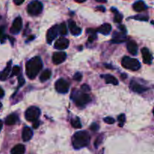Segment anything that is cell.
Wrapping results in <instances>:
<instances>
[{"instance_id": "1", "label": "cell", "mask_w": 154, "mask_h": 154, "mask_svg": "<svg viewBox=\"0 0 154 154\" xmlns=\"http://www.w3.org/2000/svg\"><path fill=\"white\" fill-rule=\"evenodd\" d=\"M42 61L39 57H35L29 60L26 65V73L30 79L35 78L42 69Z\"/></svg>"}, {"instance_id": "2", "label": "cell", "mask_w": 154, "mask_h": 154, "mask_svg": "<svg viewBox=\"0 0 154 154\" xmlns=\"http://www.w3.org/2000/svg\"><path fill=\"white\" fill-rule=\"evenodd\" d=\"M90 136L86 131L77 132L72 137V145L77 150L87 147L90 144Z\"/></svg>"}, {"instance_id": "3", "label": "cell", "mask_w": 154, "mask_h": 154, "mask_svg": "<svg viewBox=\"0 0 154 154\" xmlns=\"http://www.w3.org/2000/svg\"><path fill=\"white\" fill-rule=\"evenodd\" d=\"M72 99L75 105L78 107H84L91 102V97L87 93H81L78 91H74L72 94Z\"/></svg>"}, {"instance_id": "4", "label": "cell", "mask_w": 154, "mask_h": 154, "mask_svg": "<svg viewBox=\"0 0 154 154\" xmlns=\"http://www.w3.org/2000/svg\"><path fill=\"white\" fill-rule=\"evenodd\" d=\"M121 64L123 68L131 71H138L141 68V64L138 60L130 58L129 57H123L121 61Z\"/></svg>"}, {"instance_id": "5", "label": "cell", "mask_w": 154, "mask_h": 154, "mask_svg": "<svg viewBox=\"0 0 154 154\" xmlns=\"http://www.w3.org/2000/svg\"><path fill=\"white\" fill-rule=\"evenodd\" d=\"M42 9H43V5L42 2H40L38 0L31 2L27 6V12L32 16H36L42 13Z\"/></svg>"}, {"instance_id": "6", "label": "cell", "mask_w": 154, "mask_h": 154, "mask_svg": "<svg viewBox=\"0 0 154 154\" xmlns=\"http://www.w3.org/2000/svg\"><path fill=\"white\" fill-rule=\"evenodd\" d=\"M41 114V111L37 107H30L26 111L25 117L29 122H35Z\"/></svg>"}, {"instance_id": "7", "label": "cell", "mask_w": 154, "mask_h": 154, "mask_svg": "<svg viewBox=\"0 0 154 154\" xmlns=\"http://www.w3.org/2000/svg\"><path fill=\"white\" fill-rule=\"evenodd\" d=\"M55 89L58 93H66L69 90V83L66 80L60 78L56 82Z\"/></svg>"}, {"instance_id": "8", "label": "cell", "mask_w": 154, "mask_h": 154, "mask_svg": "<svg viewBox=\"0 0 154 154\" xmlns=\"http://www.w3.org/2000/svg\"><path fill=\"white\" fill-rule=\"evenodd\" d=\"M22 19H21V17H16V19L14 20L12 26L11 27L10 29V32L12 34H17V33L20 32L21 29H22Z\"/></svg>"}, {"instance_id": "9", "label": "cell", "mask_w": 154, "mask_h": 154, "mask_svg": "<svg viewBox=\"0 0 154 154\" xmlns=\"http://www.w3.org/2000/svg\"><path fill=\"white\" fill-rule=\"evenodd\" d=\"M58 34V25H55L50 28L47 32V42L51 44L57 38Z\"/></svg>"}, {"instance_id": "10", "label": "cell", "mask_w": 154, "mask_h": 154, "mask_svg": "<svg viewBox=\"0 0 154 154\" xmlns=\"http://www.w3.org/2000/svg\"><path fill=\"white\" fill-rule=\"evenodd\" d=\"M129 87H130L131 90H132V91L135 92V93H142L148 90L147 87H144V86L143 85H141V84H139L138 83H137L136 81H131Z\"/></svg>"}, {"instance_id": "11", "label": "cell", "mask_w": 154, "mask_h": 154, "mask_svg": "<svg viewBox=\"0 0 154 154\" xmlns=\"http://www.w3.org/2000/svg\"><path fill=\"white\" fill-rule=\"evenodd\" d=\"M66 54L65 52H56L53 55V63L55 65L61 64L66 60Z\"/></svg>"}, {"instance_id": "12", "label": "cell", "mask_w": 154, "mask_h": 154, "mask_svg": "<svg viewBox=\"0 0 154 154\" xmlns=\"http://www.w3.org/2000/svg\"><path fill=\"white\" fill-rule=\"evenodd\" d=\"M69 42L67 38H60L58 40H57V42L54 44V48L56 49L59 50H64L69 47Z\"/></svg>"}, {"instance_id": "13", "label": "cell", "mask_w": 154, "mask_h": 154, "mask_svg": "<svg viewBox=\"0 0 154 154\" xmlns=\"http://www.w3.org/2000/svg\"><path fill=\"white\" fill-rule=\"evenodd\" d=\"M141 54H142L144 63L147 65L151 64L152 61H153V57H152L150 51L147 48H144L141 49Z\"/></svg>"}, {"instance_id": "14", "label": "cell", "mask_w": 154, "mask_h": 154, "mask_svg": "<svg viewBox=\"0 0 154 154\" xmlns=\"http://www.w3.org/2000/svg\"><path fill=\"white\" fill-rule=\"evenodd\" d=\"M69 26L70 29L71 33L74 35H78L81 33V29L77 26L75 21L72 20H69Z\"/></svg>"}, {"instance_id": "15", "label": "cell", "mask_w": 154, "mask_h": 154, "mask_svg": "<svg viewBox=\"0 0 154 154\" xmlns=\"http://www.w3.org/2000/svg\"><path fill=\"white\" fill-rule=\"evenodd\" d=\"M32 135L33 132L29 127L26 126V127L23 128V130L22 132V138L23 141H29L32 138Z\"/></svg>"}, {"instance_id": "16", "label": "cell", "mask_w": 154, "mask_h": 154, "mask_svg": "<svg viewBox=\"0 0 154 154\" xmlns=\"http://www.w3.org/2000/svg\"><path fill=\"white\" fill-rule=\"evenodd\" d=\"M11 68V61L9 62L5 69L2 72H0V81H5L7 79L8 77L10 75Z\"/></svg>"}, {"instance_id": "17", "label": "cell", "mask_w": 154, "mask_h": 154, "mask_svg": "<svg viewBox=\"0 0 154 154\" xmlns=\"http://www.w3.org/2000/svg\"><path fill=\"white\" fill-rule=\"evenodd\" d=\"M127 50L132 55H136L137 53H138V45L133 41H129L127 42Z\"/></svg>"}, {"instance_id": "18", "label": "cell", "mask_w": 154, "mask_h": 154, "mask_svg": "<svg viewBox=\"0 0 154 154\" xmlns=\"http://www.w3.org/2000/svg\"><path fill=\"white\" fill-rule=\"evenodd\" d=\"M97 32H100L101 34L103 35H108L111 31V26L109 23H104L98 29L96 30Z\"/></svg>"}, {"instance_id": "19", "label": "cell", "mask_w": 154, "mask_h": 154, "mask_svg": "<svg viewBox=\"0 0 154 154\" xmlns=\"http://www.w3.org/2000/svg\"><path fill=\"white\" fill-rule=\"evenodd\" d=\"M147 8V5L144 4V2L143 1H138L135 3H134L133 5V9L137 12L144 11Z\"/></svg>"}, {"instance_id": "20", "label": "cell", "mask_w": 154, "mask_h": 154, "mask_svg": "<svg viewBox=\"0 0 154 154\" xmlns=\"http://www.w3.org/2000/svg\"><path fill=\"white\" fill-rule=\"evenodd\" d=\"M102 78H104L105 81V82L107 84H113V85H117L118 84V81L116 78H114V76L111 75H102Z\"/></svg>"}, {"instance_id": "21", "label": "cell", "mask_w": 154, "mask_h": 154, "mask_svg": "<svg viewBox=\"0 0 154 154\" xmlns=\"http://www.w3.org/2000/svg\"><path fill=\"white\" fill-rule=\"evenodd\" d=\"M18 117L17 114H11L8 116L5 119V124L8 126H11V125L15 124L17 122Z\"/></svg>"}, {"instance_id": "22", "label": "cell", "mask_w": 154, "mask_h": 154, "mask_svg": "<svg viewBox=\"0 0 154 154\" xmlns=\"http://www.w3.org/2000/svg\"><path fill=\"white\" fill-rule=\"evenodd\" d=\"M25 153V147L23 144H17L11 150V154H24Z\"/></svg>"}, {"instance_id": "23", "label": "cell", "mask_w": 154, "mask_h": 154, "mask_svg": "<svg viewBox=\"0 0 154 154\" xmlns=\"http://www.w3.org/2000/svg\"><path fill=\"white\" fill-rule=\"evenodd\" d=\"M126 40V38L125 36L124 33H118L117 35L115 34L114 39H112L111 42L112 43H122Z\"/></svg>"}, {"instance_id": "24", "label": "cell", "mask_w": 154, "mask_h": 154, "mask_svg": "<svg viewBox=\"0 0 154 154\" xmlns=\"http://www.w3.org/2000/svg\"><path fill=\"white\" fill-rule=\"evenodd\" d=\"M51 76V71L50 69H46L40 75V81L42 82H45V81H48L50 79Z\"/></svg>"}, {"instance_id": "25", "label": "cell", "mask_w": 154, "mask_h": 154, "mask_svg": "<svg viewBox=\"0 0 154 154\" xmlns=\"http://www.w3.org/2000/svg\"><path fill=\"white\" fill-rule=\"evenodd\" d=\"M111 11L114 12L115 13V16H114V22L117 23H121L122 20H123V15L120 14L118 12V11L117 9H115L114 8H111Z\"/></svg>"}, {"instance_id": "26", "label": "cell", "mask_w": 154, "mask_h": 154, "mask_svg": "<svg viewBox=\"0 0 154 154\" xmlns=\"http://www.w3.org/2000/svg\"><path fill=\"white\" fill-rule=\"evenodd\" d=\"M58 32H60L61 35H66L67 34V27L65 23H62L60 26H58Z\"/></svg>"}, {"instance_id": "27", "label": "cell", "mask_w": 154, "mask_h": 154, "mask_svg": "<svg viewBox=\"0 0 154 154\" xmlns=\"http://www.w3.org/2000/svg\"><path fill=\"white\" fill-rule=\"evenodd\" d=\"M71 124H72V126L74 128H76V129H81V126H82L81 121H80L79 118H78V117H76L75 119H72L71 120Z\"/></svg>"}, {"instance_id": "28", "label": "cell", "mask_w": 154, "mask_h": 154, "mask_svg": "<svg viewBox=\"0 0 154 154\" xmlns=\"http://www.w3.org/2000/svg\"><path fill=\"white\" fill-rule=\"evenodd\" d=\"M117 120H118V122H119V126H120V127H122V126H123V124L125 123V121H126V116H125V114H120V115L118 116Z\"/></svg>"}, {"instance_id": "29", "label": "cell", "mask_w": 154, "mask_h": 154, "mask_svg": "<svg viewBox=\"0 0 154 154\" xmlns=\"http://www.w3.org/2000/svg\"><path fill=\"white\" fill-rule=\"evenodd\" d=\"M20 68L17 66H14L11 71V77L14 76V75H18L20 74Z\"/></svg>"}, {"instance_id": "30", "label": "cell", "mask_w": 154, "mask_h": 154, "mask_svg": "<svg viewBox=\"0 0 154 154\" xmlns=\"http://www.w3.org/2000/svg\"><path fill=\"white\" fill-rule=\"evenodd\" d=\"M104 122H105V123H106L107 124L111 125V124H114V123H115V120H114L113 117H105V118H104Z\"/></svg>"}, {"instance_id": "31", "label": "cell", "mask_w": 154, "mask_h": 154, "mask_svg": "<svg viewBox=\"0 0 154 154\" xmlns=\"http://www.w3.org/2000/svg\"><path fill=\"white\" fill-rule=\"evenodd\" d=\"M134 19L138 20L140 21H147L148 20L149 17L147 16H144V15H138V16L135 17Z\"/></svg>"}, {"instance_id": "32", "label": "cell", "mask_w": 154, "mask_h": 154, "mask_svg": "<svg viewBox=\"0 0 154 154\" xmlns=\"http://www.w3.org/2000/svg\"><path fill=\"white\" fill-rule=\"evenodd\" d=\"M74 80L77 81H81L82 79V75L80 72H77L75 75H74Z\"/></svg>"}, {"instance_id": "33", "label": "cell", "mask_w": 154, "mask_h": 154, "mask_svg": "<svg viewBox=\"0 0 154 154\" xmlns=\"http://www.w3.org/2000/svg\"><path fill=\"white\" fill-rule=\"evenodd\" d=\"M24 83H25V80H24L23 75H19V77H18V84H19V87H21V86L23 85Z\"/></svg>"}, {"instance_id": "34", "label": "cell", "mask_w": 154, "mask_h": 154, "mask_svg": "<svg viewBox=\"0 0 154 154\" xmlns=\"http://www.w3.org/2000/svg\"><path fill=\"white\" fill-rule=\"evenodd\" d=\"M99 125L96 123H93V124L90 126V129H91L92 131H93V132H96V131L99 130Z\"/></svg>"}, {"instance_id": "35", "label": "cell", "mask_w": 154, "mask_h": 154, "mask_svg": "<svg viewBox=\"0 0 154 154\" xmlns=\"http://www.w3.org/2000/svg\"><path fill=\"white\" fill-rule=\"evenodd\" d=\"M4 32H5V27L3 26H0V39L2 41V39L4 38Z\"/></svg>"}, {"instance_id": "36", "label": "cell", "mask_w": 154, "mask_h": 154, "mask_svg": "<svg viewBox=\"0 0 154 154\" xmlns=\"http://www.w3.org/2000/svg\"><path fill=\"white\" fill-rule=\"evenodd\" d=\"M81 90L84 92H88L90 90V87H89L87 84H84V85H82V87H81Z\"/></svg>"}, {"instance_id": "37", "label": "cell", "mask_w": 154, "mask_h": 154, "mask_svg": "<svg viewBox=\"0 0 154 154\" xmlns=\"http://www.w3.org/2000/svg\"><path fill=\"white\" fill-rule=\"evenodd\" d=\"M102 137H100V136L98 137L97 139H96V141H95V146H96V147H98V146L101 144V142H102Z\"/></svg>"}, {"instance_id": "38", "label": "cell", "mask_w": 154, "mask_h": 154, "mask_svg": "<svg viewBox=\"0 0 154 154\" xmlns=\"http://www.w3.org/2000/svg\"><path fill=\"white\" fill-rule=\"evenodd\" d=\"M96 38V34H92V35H90V37H89L88 42L91 43V42H94V40Z\"/></svg>"}, {"instance_id": "39", "label": "cell", "mask_w": 154, "mask_h": 154, "mask_svg": "<svg viewBox=\"0 0 154 154\" xmlns=\"http://www.w3.org/2000/svg\"><path fill=\"white\" fill-rule=\"evenodd\" d=\"M25 0H14V2L17 5H20L23 4Z\"/></svg>"}, {"instance_id": "40", "label": "cell", "mask_w": 154, "mask_h": 154, "mask_svg": "<svg viewBox=\"0 0 154 154\" xmlns=\"http://www.w3.org/2000/svg\"><path fill=\"white\" fill-rule=\"evenodd\" d=\"M39 125H40V122L36 120V121L34 122V123H33V128H34V129H37V128L38 127Z\"/></svg>"}, {"instance_id": "41", "label": "cell", "mask_w": 154, "mask_h": 154, "mask_svg": "<svg viewBox=\"0 0 154 154\" xmlns=\"http://www.w3.org/2000/svg\"><path fill=\"white\" fill-rule=\"evenodd\" d=\"M4 95H5L4 90H2V87H0V98H2L3 96H4Z\"/></svg>"}, {"instance_id": "42", "label": "cell", "mask_w": 154, "mask_h": 154, "mask_svg": "<svg viewBox=\"0 0 154 154\" xmlns=\"http://www.w3.org/2000/svg\"><path fill=\"white\" fill-rule=\"evenodd\" d=\"M120 29L122 30V32H123V33H126V27L124 26H120Z\"/></svg>"}, {"instance_id": "43", "label": "cell", "mask_w": 154, "mask_h": 154, "mask_svg": "<svg viewBox=\"0 0 154 154\" xmlns=\"http://www.w3.org/2000/svg\"><path fill=\"white\" fill-rule=\"evenodd\" d=\"M97 10L102 11V12L105 11V8H104V7H102V6H101V7H97Z\"/></svg>"}, {"instance_id": "44", "label": "cell", "mask_w": 154, "mask_h": 154, "mask_svg": "<svg viewBox=\"0 0 154 154\" xmlns=\"http://www.w3.org/2000/svg\"><path fill=\"white\" fill-rule=\"evenodd\" d=\"M96 1L98 2H101V3L107 2V0H96Z\"/></svg>"}, {"instance_id": "45", "label": "cell", "mask_w": 154, "mask_h": 154, "mask_svg": "<svg viewBox=\"0 0 154 154\" xmlns=\"http://www.w3.org/2000/svg\"><path fill=\"white\" fill-rule=\"evenodd\" d=\"M75 1L77 2H78V3H82V2H84L86 0H75Z\"/></svg>"}, {"instance_id": "46", "label": "cell", "mask_w": 154, "mask_h": 154, "mask_svg": "<svg viewBox=\"0 0 154 154\" xmlns=\"http://www.w3.org/2000/svg\"><path fill=\"white\" fill-rule=\"evenodd\" d=\"M2 126H3V123H2V121L0 120V131H1L2 129Z\"/></svg>"}, {"instance_id": "47", "label": "cell", "mask_w": 154, "mask_h": 154, "mask_svg": "<svg viewBox=\"0 0 154 154\" xmlns=\"http://www.w3.org/2000/svg\"><path fill=\"white\" fill-rule=\"evenodd\" d=\"M121 77H122V79H126V75H122Z\"/></svg>"}, {"instance_id": "48", "label": "cell", "mask_w": 154, "mask_h": 154, "mask_svg": "<svg viewBox=\"0 0 154 154\" xmlns=\"http://www.w3.org/2000/svg\"><path fill=\"white\" fill-rule=\"evenodd\" d=\"M2 107V104L1 102H0V109H1Z\"/></svg>"}]
</instances>
